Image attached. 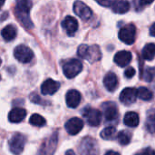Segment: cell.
I'll return each mask as SVG.
<instances>
[{
  "instance_id": "cell-26",
  "label": "cell",
  "mask_w": 155,
  "mask_h": 155,
  "mask_svg": "<svg viewBox=\"0 0 155 155\" xmlns=\"http://www.w3.org/2000/svg\"><path fill=\"white\" fill-rule=\"evenodd\" d=\"M146 129L149 133L155 134V111H151L145 122Z\"/></svg>"
},
{
  "instance_id": "cell-36",
  "label": "cell",
  "mask_w": 155,
  "mask_h": 155,
  "mask_svg": "<svg viewBox=\"0 0 155 155\" xmlns=\"http://www.w3.org/2000/svg\"><path fill=\"white\" fill-rule=\"evenodd\" d=\"M150 35L152 36H155V23L151 26V28H150Z\"/></svg>"
},
{
  "instance_id": "cell-16",
  "label": "cell",
  "mask_w": 155,
  "mask_h": 155,
  "mask_svg": "<svg viewBox=\"0 0 155 155\" xmlns=\"http://www.w3.org/2000/svg\"><path fill=\"white\" fill-rule=\"evenodd\" d=\"M132 54L129 51H120L114 55V62L120 67H125L132 61Z\"/></svg>"
},
{
  "instance_id": "cell-30",
  "label": "cell",
  "mask_w": 155,
  "mask_h": 155,
  "mask_svg": "<svg viewBox=\"0 0 155 155\" xmlns=\"http://www.w3.org/2000/svg\"><path fill=\"white\" fill-rule=\"evenodd\" d=\"M155 77V69L153 67H148L143 73V78L146 82H151Z\"/></svg>"
},
{
  "instance_id": "cell-15",
  "label": "cell",
  "mask_w": 155,
  "mask_h": 155,
  "mask_svg": "<svg viewBox=\"0 0 155 155\" xmlns=\"http://www.w3.org/2000/svg\"><path fill=\"white\" fill-rule=\"evenodd\" d=\"M81 94L77 90H70L66 93L65 95V102L68 107L70 108H76L79 104L81 103Z\"/></svg>"
},
{
  "instance_id": "cell-25",
  "label": "cell",
  "mask_w": 155,
  "mask_h": 155,
  "mask_svg": "<svg viewBox=\"0 0 155 155\" xmlns=\"http://www.w3.org/2000/svg\"><path fill=\"white\" fill-rule=\"evenodd\" d=\"M137 96L138 98L143 100V101H150L153 97V94L151 90H149L146 87H140L137 90Z\"/></svg>"
},
{
  "instance_id": "cell-14",
  "label": "cell",
  "mask_w": 155,
  "mask_h": 155,
  "mask_svg": "<svg viewBox=\"0 0 155 155\" xmlns=\"http://www.w3.org/2000/svg\"><path fill=\"white\" fill-rule=\"evenodd\" d=\"M62 26L64 29V31L66 32V34L68 35L72 36L78 30V22L74 17H73L71 15H68L63 20Z\"/></svg>"
},
{
  "instance_id": "cell-22",
  "label": "cell",
  "mask_w": 155,
  "mask_h": 155,
  "mask_svg": "<svg viewBox=\"0 0 155 155\" xmlns=\"http://www.w3.org/2000/svg\"><path fill=\"white\" fill-rule=\"evenodd\" d=\"M124 124L126 126H129V127H136V126H138V124L140 123L138 114H136L134 112L127 113L124 115Z\"/></svg>"
},
{
  "instance_id": "cell-33",
  "label": "cell",
  "mask_w": 155,
  "mask_h": 155,
  "mask_svg": "<svg viewBox=\"0 0 155 155\" xmlns=\"http://www.w3.org/2000/svg\"><path fill=\"white\" fill-rule=\"evenodd\" d=\"M134 74H135V70L133 67H128L124 72V76L128 79L133 78L134 76Z\"/></svg>"
},
{
  "instance_id": "cell-28",
  "label": "cell",
  "mask_w": 155,
  "mask_h": 155,
  "mask_svg": "<svg viewBox=\"0 0 155 155\" xmlns=\"http://www.w3.org/2000/svg\"><path fill=\"white\" fill-rule=\"evenodd\" d=\"M117 139L121 145H127L131 142L132 134L128 131H121L117 134Z\"/></svg>"
},
{
  "instance_id": "cell-3",
  "label": "cell",
  "mask_w": 155,
  "mask_h": 155,
  "mask_svg": "<svg viewBox=\"0 0 155 155\" xmlns=\"http://www.w3.org/2000/svg\"><path fill=\"white\" fill-rule=\"evenodd\" d=\"M25 143H26V138L25 135H23L21 134H14L8 142V146H9L10 152L13 154L20 155L24 151Z\"/></svg>"
},
{
  "instance_id": "cell-37",
  "label": "cell",
  "mask_w": 155,
  "mask_h": 155,
  "mask_svg": "<svg viewBox=\"0 0 155 155\" xmlns=\"http://www.w3.org/2000/svg\"><path fill=\"white\" fill-rule=\"evenodd\" d=\"M104 155H120V153L114 151H108Z\"/></svg>"
},
{
  "instance_id": "cell-12",
  "label": "cell",
  "mask_w": 155,
  "mask_h": 155,
  "mask_svg": "<svg viewBox=\"0 0 155 155\" xmlns=\"http://www.w3.org/2000/svg\"><path fill=\"white\" fill-rule=\"evenodd\" d=\"M102 108H103L104 115V118L106 119V121L111 122V121H114L118 118V109L114 103L106 102V103L103 104Z\"/></svg>"
},
{
  "instance_id": "cell-18",
  "label": "cell",
  "mask_w": 155,
  "mask_h": 155,
  "mask_svg": "<svg viewBox=\"0 0 155 155\" xmlns=\"http://www.w3.org/2000/svg\"><path fill=\"white\" fill-rule=\"evenodd\" d=\"M104 84L109 92H114L118 86V78L115 75V74H114L112 72L108 73L104 76Z\"/></svg>"
},
{
  "instance_id": "cell-19",
  "label": "cell",
  "mask_w": 155,
  "mask_h": 155,
  "mask_svg": "<svg viewBox=\"0 0 155 155\" xmlns=\"http://www.w3.org/2000/svg\"><path fill=\"white\" fill-rule=\"evenodd\" d=\"M112 9L114 13L120 15L125 14L130 9V3L126 0H116L112 5Z\"/></svg>"
},
{
  "instance_id": "cell-6",
  "label": "cell",
  "mask_w": 155,
  "mask_h": 155,
  "mask_svg": "<svg viewBox=\"0 0 155 155\" xmlns=\"http://www.w3.org/2000/svg\"><path fill=\"white\" fill-rule=\"evenodd\" d=\"M83 115L86 119L87 124L93 127L99 126L102 122V114L97 109L92 107H85L83 110Z\"/></svg>"
},
{
  "instance_id": "cell-21",
  "label": "cell",
  "mask_w": 155,
  "mask_h": 155,
  "mask_svg": "<svg viewBox=\"0 0 155 155\" xmlns=\"http://www.w3.org/2000/svg\"><path fill=\"white\" fill-rule=\"evenodd\" d=\"M15 16L17 17V19L19 20V22L27 29L32 28L33 27V23L32 20L29 16V13H25V12H21L18 11L17 9H15Z\"/></svg>"
},
{
  "instance_id": "cell-41",
  "label": "cell",
  "mask_w": 155,
  "mask_h": 155,
  "mask_svg": "<svg viewBox=\"0 0 155 155\" xmlns=\"http://www.w3.org/2000/svg\"><path fill=\"white\" fill-rule=\"evenodd\" d=\"M0 79H1V76H0Z\"/></svg>"
},
{
  "instance_id": "cell-2",
  "label": "cell",
  "mask_w": 155,
  "mask_h": 155,
  "mask_svg": "<svg viewBox=\"0 0 155 155\" xmlns=\"http://www.w3.org/2000/svg\"><path fill=\"white\" fill-rule=\"evenodd\" d=\"M80 155H99L98 144L96 141L92 137H84L78 148Z\"/></svg>"
},
{
  "instance_id": "cell-31",
  "label": "cell",
  "mask_w": 155,
  "mask_h": 155,
  "mask_svg": "<svg viewBox=\"0 0 155 155\" xmlns=\"http://www.w3.org/2000/svg\"><path fill=\"white\" fill-rule=\"evenodd\" d=\"M99 5H101L102 6H104V7H110L112 6L114 2L116 0H95Z\"/></svg>"
},
{
  "instance_id": "cell-17",
  "label": "cell",
  "mask_w": 155,
  "mask_h": 155,
  "mask_svg": "<svg viewBox=\"0 0 155 155\" xmlns=\"http://www.w3.org/2000/svg\"><path fill=\"white\" fill-rule=\"evenodd\" d=\"M26 116V111L23 108L20 107H16L12 109L9 114H8V120L11 123L14 124H18L20 122H22Z\"/></svg>"
},
{
  "instance_id": "cell-27",
  "label": "cell",
  "mask_w": 155,
  "mask_h": 155,
  "mask_svg": "<svg viewBox=\"0 0 155 155\" xmlns=\"http://www.w3.org/2000/svg\"><path fill=\"white\" fill-rule=\"evenodd\" d=\"M32 8V0H16V7L18 11L29 13Z\"/></svg>"
},
{
  "instance_id": "cell-13",
  "label": "cell",
  "mask_w": 155,
  "mask_h": 155,
  "mask_svg": "<svg viewBox=\"0 0 155 155\" xmlns=\"http://www.w3.org/2000/svg\"><path fill=\"white\" fill-rule=\"evenodd\" d=\"M60 88V83L53 80L47 79L41 85V93L44 95H52L55 94Z\"/></svg>"
},
{
  "instance_id": "cell-24",
  "label": "cell",
  "mask_w": 155,
  "mask_h": 155,
  "mask_svg": "<svg viewBox=\"0 0 155 155\" xmlns=\"http://www.w3.org/2000/svg\"><path fill=\"white\" fill-rule=\"evenodd\" d=\"M100 135H101V138H103L104 140H112L117 135V131L114 126H109V127L104 128L101 132Z\"/></svg>"
},
{
  "instance_id": "cell-7",
  "label": "cell",
  "mask_w": 155,
  "mask_h": 155,
  "mask_svg": "<svg viewBox=\"0 0 155 155\" xmlns=\"http://www.w3.org/2000/svg\"><path fill=\"white\" fill-rule=\"evenodd\" d=\"M14 55L17 61H19L20 63H23V64L29 63L34 58L33 51L29 47H27L24 45H20L15 48Z\"/></svg>"
},
{
  "instance_id": "cell-32",
  "label": "cell",
  "mask_w": 155,
  "mask_h": 155,
  "mask_svg": "<svg viewBox=\"0 0 155 155\" xmlns=\"http://www.w3.org/2000/svg\"><path fill=\"white\" fill-rule=\"evenodd\" d=\"M135 155H155V150L152 148H145L141 152L137 153Z\"/></svg>"
},
{
  "instance_id": "cell-1",
  "label": "cell",
  "mask_w": 155,
  "mask_h": 155,
  "mask_svg": "<svg viewBox=\"0 0 155 155\" xmlns=\"http://www.w3.org/2000/svg\"><path fill=\"white\" fill-rule=\"evenodd\" d=\"M77 54L84 59H86L90 63H95L102 58V53L100 47L96 45L88 46L87 45H81L78 47Z\"/></svg>"
},
{
  "instance_id": "cell-20",
  "label": "cell",
  "mask_w": 155,
  "mask_h": 155,
  "mask_svg": "<svg viewBox=\"0 0 155 155\" xmlns=\"http://www.w3.org/2000/svg\"><path fill=\"white\" fill-rule=\"evenodd\" d=\"M16 34H17V30L12 25H8L5 26L1 32L2 37L6 42H10V41L14 40L16 36Z\"/></svg>"
},
{
  "instance_id": "cell-10",
  "label": "cell",
  "mask_w": 155,
  "mask_h": 155,
  "mask_svg": "<svg viewBox=\"0 0 155 155\" xmlns=\"http://www.w3.org/2000/svg\"><path fill=\"white\" fill-rule=\"evenodd\" d=\"M57 144V134L54 133L49 139H47L41 146L38 155H53Z\"/></svg>"
},
{
  "instance_id": "cell-29",
  "label": "cell",
  "mask_w": 155,
  "mask_h": 155,
  "mask_svg": "<svg viewBox=\"0 0 155 155\" xmlns=\"http://www.w3.org/2000/svg\"><path fill=\"white\" fill-rule=\"evenodd\" d=\"M29 123H30V124H32V125H34V126L42 127V126H44V125L45 124L46 122H45V119L43 116H41L40 114H33V115L30 117Z\"/></svg>"
},
{
  "instance_id": "cell-34",
  "label": "cell",
  "mask_w": 155,
  "mask_h": 155,
  "mask_svg": "<svg viewBox=\"0 0 155 155\" xmlns=\"http://www.w3.org/2000/svg\"><path fill=\"white\" fill-rule=\"evenodd\" d=\"M30 100L32 103H35V104H44V102H42L40 100V97L37 94L34 93L30 95Z\"/></svg>"
},
{
  "instance_id": "cell-38",
  "label": "cell",
  "mask_w": 155,
  "mask_h": 155,
  "mask_svg": "<svg viewBox=\"0 0 155 155\" xmlns=\"http://www.w3.org/2000/svg\"><path fill=\"white\" fill-rule=\"evenodd\" d=\"M65 155H75L74 152L73 150H68L66 153H65Z\"/></svg>"
},
{
  "instance_id": "cell-8",
  "label": "cell",
  "mask_w": 155,
  "mask_h": 155,
  "mask_svg": "<svg viewBox=\"0 0 155 155\" xmlns=\"http://www.w3.org/2000/svg\"><path fill=\"white\" fill-rule=\"evenodd\" d=\"M74 12L83 20L87 21L93 15L92 9L82 1H75L74 3Z\"/></svg>"
},
{
  "instance_id": "cell-35",
  "label": "cell",
  "mask_w": 155,
  "mask_h": 155,
  "mask_svg": "<svg viewBox=\"0 0 155 155\" xmlns=\"http://www.w3.org/2000/svg\"><path fill=\"white\" fill-rule=\"evenodd\" d=\"M141 1V4L143 5H150V4H152L154 0H140Z\"/></svg>"
},
{
  "instance_id": "cell-39",
  "label": "cell",
  "mask_w": 155,
  "mask_h": 155,
  "mask_svg": "<svg viewBox=\"0 0 155 155\" xmlns=\"http://www.w3.org/2000/svg\"><path fill=\"white\" fill-rule=\"evenodd\" d=\"M5 0H0V9H1V7L3 6V5L5 4Z\"/></svg>"
},
{
  "instance_id": "cell-11",
  "label": "cell",
  "mask_w": 155,
  "mask_h": 155,
  "mask_svg": "<svg viewBox=\"0 0 155 155\" xmlns=\"http://www.w3.org/2000/svg\"><path fill=\"white\" fill-rule=\"evenodd\" d=\"M137 98H138L137 90L133 87H128L124 89L120 94V101L125 105L133 104L134 103L136 102Z\"/></svg>"
},
{
  "instance_id": "cell-9",
  "label": "cell",
  "mask_w": 155,
  "mask_h": 155,
  "mask_svg": "<svg viewBox=\"0 0 155 155\" xmlns=\"http://www.w3.org/2000/svg\"><path fill=\"white\" fill-rule=\"evenodd\" d=\"M64 128L70 135H76L83 130L84 122L78 117H74L65 123Z\"/></svg>"
},
{
  "instance_id": "cell-23",
  "label": "cell",
  "mask_w": 155,
  "mask_h": 155,
  "mask_svg": "<svg viewBox=\"0 0 155 155\" xmlns=\"http://www.w3.org/2000/svg\"><path fill=\"white\" fill-rule=\"evenodd\" d=\"M142 54L145 60H148V61L153 60L155 57V44H153V43L147 44L143 47Z\"/></svg>"
},
{
  "instance_id": "cell-4",
  "label": "cell",
  "mask_w": 155,
  "mask_h": 155,
  "mask_svg": "<svg viewBox=\"0 0 155 155\" xmlns=\"http://www.w3.org/2000/svg\"><path fill=\"white\" fill-rule=\"evenodd\" d=\"M82 70H83V64L77 59H71L63 65L64 74L69 79L75 77L77 74L81 73Z\"/></svg>"
},
{
  "instance_id": "cell-5",
  "label": "cell",
  "mask_w": 155,
  "mask_h": 155,
  "mask_svg": "<svg viewBox=\"0 0 155 155\" xmlns=\"http://www.w3.org/2000/svg\"><path fill=\"white\" fill-rule=\"evenodd\" d=\"M136 27L133 24H129L122 27L119 31V39L126 45H133L135 42Z\"/></svg>"
},
{
  "instance_id": "cell-40",
  "label": "cell",
  "mask_w": 155,
  "mask_h": 155,
  "mask_svg": "<svg viewBox=\"0 0 155 155\" xmlns=\"http://www.w3.org/2000/svg\"><path fill=\"white\" fill-rule=\"evenodd\" d=\"M1 64H2V60H1V58H0V65H1Z\"/></svg>"
}]
</instances>
